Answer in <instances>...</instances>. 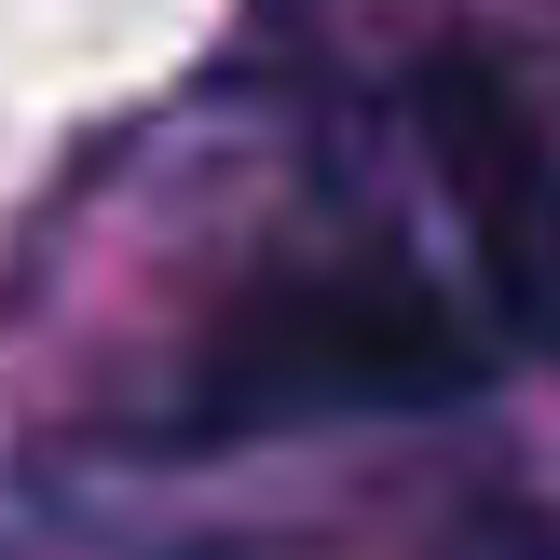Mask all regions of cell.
<instances>
[{
    "instance_id": "cell-3",
    "label": "cell",
    "mask_w": 560,
    "mask_h": 560,
    "mask_svg": "<svg viewBox=\"0 0 560 560\" xmlns=\"http://www.w3.org/2000/svg\"><path fill=\"white\" fill-rule=\"evenodd\" d=\"M547 560H560V547H547Z\"/></svg>"
},
{
    "instance_id": "cell-1",
    "label": "cell",
    "mask_w": 560,
    "mask_h": 560,
    "mask_svg": "<svg viewBox=\"0 0 560 560\" xmlns=\"http://www.w3.org/2000/svg\"><path fill=\"white\" fill-rule=\"evenodd\" d=\"M479 383H492L479 301L424 288V260H397L383 233H342L301 260H260L219 301V328L178 355V383L137 410V452L164 465L273 452V438L370 424V410H452Z\"/></svg>"
},
{
    "instance_id": "cell-2",
    "label": "cell",
    "mask_w": 560,
    "mask_h": 560,
    "mask_svg": "<svg viewBox=\"0 0 560 560\" xmlns=\"http://www.w3.org/2000/svg\"><path fill=\"white\" fill-rule=\"evenodd\" d=\"M410 124H424V164L452 191L479 328L520 355H560V151H547V124L520 109V82L492 55H424Z\"/></svg>"
}]
</instances>
